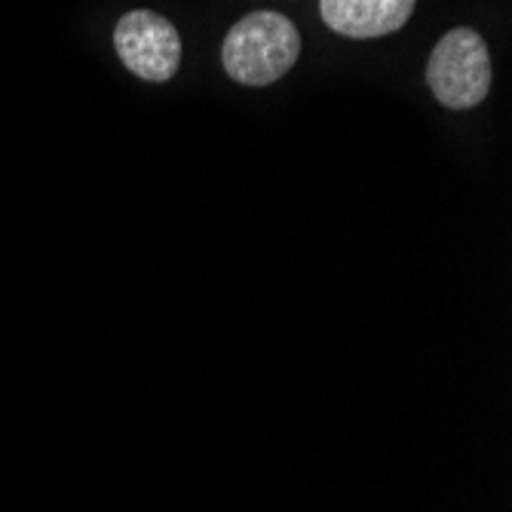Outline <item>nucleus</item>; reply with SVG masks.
<instances>
[{
  "instance_id": "obj_1",
  "label": "nucleus",
  "mask_w": 512,
  "mask_h": 512,
  "mask_svg": "<svg viewBox=\"0 0 512 512\" xmlns=\"http://www.w3.org/2000/svg\"><path fill=\"white\" fill-rule=\"evenodd\" d=\"M301 53V37L292 19L261 10L243 16L227 31L221 46L224 71L243 86H267L292 71Z\"/></svg>"
},
{
  "instance_id": "obj_2",
  "label": "nucleus",
  "mask_w": 512,
  "mask_h": 512,
  "mask_svg": "<svg viewBox=\"0 0 512 512\" xmlns=\"http://www.w3.org/2000/svg\"><path fill=\"white\" fill-rule=\"evenodd\" d=\"M427 83L445 108H476L491 89V56L485 40L473 28L448 31L430 56Z\"/></svg>"
},
{
  "instance_id": "obj_3",
  "label": "nucleus",
  "mask_w": 512,
  "mask_h": 512,
  "mask_svg": "<svg viewBox=\"0 0 512 512\" xmlns=\"http://www.w3.org/2000/svg\"><path fill=\"white\" fill-rule=\"evenodd\" d=\"M114 50L135 77L163 83L178 71L181 37L166 16L151 10H132L114 28Z\"/></svg>"
},
{
  "instance_id": "obj_4",
  "label": "nucleus",
  "mask_w": 512,
  "mask_h": 512,
  "mask_svg": "<svg viewBox=\"0 0 512 512\" xmlns=\"http://www.w3.org/2000/svg\"><path fill=\"white\" fill-rule=\"evenodd\" d=\"M417 0H319L322 22L341 37L371 40L399 31Z\"/></svg>"
}]
</instances>
